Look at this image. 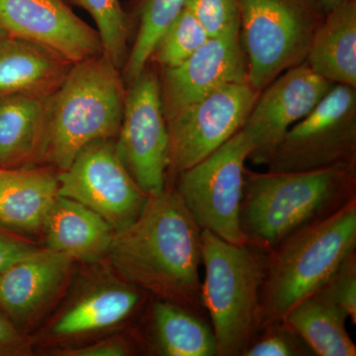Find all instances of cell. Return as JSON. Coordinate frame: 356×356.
I'll list each match as a JSON object with an SVG mask.
<instances>
[{"mask_svg": "<svg viewBox=\"0 0 356 356\" xmlns=\"http://www.w3.org/2000/svg\"><path fill=\"white\" fill-rule=\"evenodd\" d=\"M106 261L122 280L149 297L209 320L200 277L202 229L172 185L149 196L139 218L115 232Z\"/></svg>", "mask_w": 356, "mask_h": 356, "instance_id": "obj_1", "label": "cell"}, {"mask_svg": "<svg viewBox=\"0 0 356 356\" xmlns=\"http://www.w3.org/2000/svg\"><path fill=\"white\" fill-rule=\"evenodd\" d=\"M355 199V165L302 172L245 170L241 231L247 245L268 254L292 234Z\"/></svg>", "mask_w": 356, "mask_h": 356, "instance_id": "obj_2", "label": "cell"}, {"mask_svg": "<svg viewBox=\"0 0 356 356\" xmlns=\"http://www.w3.org/2000/svg\"><path fill=\"white\" fill-rule=\"evenodd\" d=\"M355 250L356 199L292 234L266 254L259 330L282 321L300 302L318 292Z\"/></svg>", "mask_w": 356, "mask_h": 356, "instance_id": "obj_3", "label": "cell"}, {"mask_svg": "<svg viewBox=\"0 0 356 356\" xmlns=\"http://www.w3.org/2000/svg\"><path fill=\"white\" fill-rule=\"evenodd\" d=\"M76 266L60 303L32 334L41 353L74 348L135 325L149 295L122 280L107 261Z\"/></svg>", "mask_w": 356, "mask_h": 356, "instance_id": "obj_4", "label": "cell"}, {"mask_svg": "<svg viewBox=\"0 0 356 356\" xmlns=\"http://www.w3.org/2000/svg\"><path fill=\"white\" fill-rule=\"evenodd\" d=\"M125 98L120 70L104 54L72 65L51 97L50 140L44 165L62 172L90 143L116 139Z\"/></svg>", "mask_w": 356, "mask_h": 356, "instance_id": "obj_5", "label": "cell"}, {"mask_svg": "<svg viewBox=\"0 0 356 356\" xmlns=\"http://www.w3.org/2000/svg\"><path fill=\"white\" fill-rule=\"evenodd\" d=\"M266 254L202 231V300L216 356H243L259 331Z\"/></svg>", "mask_w": 356, "mask_h": 356, "instance_id": "obj_6", "label": "cell"}, {"mask_svg": "<svg viewBox=\"0 0 356 356\" xmlns=\"http://www.w3.org/2000/svg\"><path fill=\"white\" fill-rule=\"evenodd\" d=\"M316 0H238L248 81L261 91L280 74L303 64L322 22ZM322 11V10H321Z\"/></svg>", "mask_w": 356, "mask_h": 356, "instance_id": "obj_7", "label": "cell"}, {"mask_svg": "<svg viewBox=\"0 0 356 356\" xmlns=\"http://www.w3.org/2000/svg\"><path fill=\"white\" fill-rule=\"evenodd\" d=\"M252 140L242 129L214 153L180 172L172 185L196 224L234 245H247L240 226L245 163Z\"/></svg>", "mask_w": 356, "mask_h": 356, "instance_id": "obj_8", "label": "cell"}, {"mask_svg": "<svg viewBox=\"0 0 356 356\" xmlns=\"http://www.w3.org/2000/svg\"><path fill=\"white\" fill-rule=\"evenodd\" d=\"M356 88L334 84L280 140L267 172H302L356 165Z\"/></svg>", "mask_w": 356, "mask_h": 356, "instance_id": "obj_9", "label": "cell"}, {"mask_svg": "<svg viewBox=\"0 0 356 356\" xmlns=\"http://www.w3.org/2000/svg\"><path fill=\"white\" fill-rule=\"evenodd\" d=\"M115 149L122 165L147 196L165 191L170 165L168 125L159 76L153 65L147 64L129 86Z\"/></svg>", "mask_w": 356, "mask_h": 356, "instance_id": "obj_10", "label": "cell"}, {"mask_svg": "<svg viewBox=\"0 0 356 356\" xmlns=\"http://www.w3.org/2000/svg\"><path fill=\"white\" fill-rule=\"evenodd\" d=\"M261 91L247 83H231L180 110L166 121L168 178L207 158L238 133Z\"/></svg>", "mask_w": 356, "mask_h": 356, "instance_id": "obj_11", "label": "cell"}, {"mask_svg": "<svg viewBox=\"0 0 356 356\" xmlns=\"http://www.w3.org/2000/svg\"><path fill=\"white\" fill-rule=\"evenodd\" d=\"M57 178L58 195L95 211L115 232L135 222L149 199L122 165L115 139L84 147Z\"/></svg>", "mask_w": 356, "mask_h": 356, "instance_id": "obj_12", "label": "cell"}, {"mask_svg": "<svg viewBox=\"0 0 356 356\" xmlns=\"http://www.w3.org/2000/svg\"><path fill=\"white\" fill-rule=\"evenodd\" d=\"M76 266L67 255L39 247L0 274V310L32 337L60 303Z\"/></svg>", "mask_w": 356, "mask_h": 356, "instance_id": "obj_13", "label": "cell"}, {"mask_svg": "<svg viewBox=\"0 0 356 356\" xmlns=\"http://www.w3.org/2000/svg\"><path fill=\"white\" fill-rule=\"evenodd\" d=\"M332 86L306 62L268 84L261 91L242 128L254 146L248 161L266 165L288 130L310 113Z\"/></svg>", "mask_w": 356, "mask_h": 356, "instance_id": "obj_14", "label": "cell"}, {"mask_svg": "<svg viewBox=\"0 0 356 356\" xmlns=\"http://www.w3.org/2000/svg\"><path fill=\"white\" fill-rule=\"evenodd\" d=\"M247 81V56L240 26H236L220 36L210 37L178 67L161 70L159 83L165 120L222 86Z\"/></svg>", "mask_w": 356, "mask_h": 356, "instance_id": "obj_15", "label": "cell"}, {"mask_svg": "<svg viewBox=\"0 0 356 356\" xmlns=\"http://www.w3.org/2000/svg\"><path fill=\"white\" fill-rule=\"evenodd\" d=\"M0 29L7 36L55 51L72 64L103 54L99 33L64 0H0Z\"/></svg>", "mask_w": 356, "mask_h": 356, "instance_id": "obj_16", "label": "cell"}, {"mask_svg": "<svg viewBox=\"0 0 356 356\" xmlns=\"http://www.w3.org/2000/svg\"><path fill=\"white\" fill-rule=\"evenodd\" d=\"M131 331L145 355H217L209 320L165 300L151 297Z\"/></svg>", "mask_w": 356, "mask_h": 356, "instance_id": "obj_17", "label": "cell"}, {"mask_svg": "<svg viewBox=\"0 0 356 356\" xmlns=\"http://www.w3.org/2000/svg\"><path fill=\"white\" fill-rule=\"evenodd\" d=\"M57 170L48 165L0 168V229L28 241L43 238L58 196Z\"/></svg>", "mask_w": 356, "mask_h": 356, "instance_id": "obj_18", "label": "cell"}, {"mask_svg": "<svg viewBox=\"0 0 356 356\" xmlns=\"http://www.w3.org/2000/svg\"><path fill=\"white\" fill-rule=\"evenodd\" d=\"M51 96L0 97V168L44 165L50 140Z\"/></svg>", "mask_w": 356, "mask_h": 356, "instance_id": "obj_19", "label": "cell"}, {"mask_svg": "<svg viewBox=\"0 0 356 356\" xmlns=\"http://www.w3.org/2000/svg\"><path fill=\"white\" fill-rule=\"evenodd\" d=\"M115 231L102 216L72 199L58 196L44 224L43 248L76 264L106 261Z\"/></svg>", "mask_w": 356, "mask_h": 356, "instance_id": "obj_20", "label": "cell"}, {"mask_svg": "<svg viewBox=\"0 0 356 356\" xmlns=\"http://www.w3.org/2000/svg\"><path fill=\"white\" fill-rule=\"evenodd\" d=\"M74 65L38 44L7 36L0 42V97L53 95Z\"/></svg>", "mask_w": 356, "mask_h": 356, "instance_id": "obj_21", "label": "cell"}, {"mask_svg": "<svg viewBox=\"0 0 356 356\" xmlns=\"http://www.w3.org/2000/svg\"><path fill=\"white\" fill-rule=\"evenodd\" d=\"M305 62L325 81L356 88L355 0L327 14L314 34Z\"/></svg>", "mask_w": 356, "mask_h": 356, "instance_id": "obj_22", "label": "cell"}, {"mask_svg": "<svg viewBox=\"0 0 356 356\" xmlns=\"http://www.w3.org/2000/svg\"><path fill=\"white\" fill-rule=\"evenodd\" d=\"M283 320L316 356L356 355V346L346 330L348 314L321 291L300 302Z\"/></svg>", "mask_w": 356, "mask_h": 356, "instance_id": "obj_23", "label": "cell"}, {"mask_svg": "<svg viewBox=\"0 0 356 356\" xmlns=\"http://www.w3.org/2000/svg\"><path fill=\"white\" fill-rule=\"evenodd\" d=\"M187 0H145L140 13V30L129 54L124 76L129 86L149 64L159 37L184 10Z\"/></svg>", "mask_w": 356, "mask_h": 356, "instance_id": "obj_24", "label": "cell"}, {"mask_svg": "<svg viewBox=\"0 0 356 356\" xmlns=\"http://www.w3.org/2000/svg\"><path fill=\"white\" fill-rule=\"evenodd\" d=\"M209 38L197 18L184 7L159 37L149 63H156L161 70L177 67Z\"/></svg>", "mask_w": 356, "mask_h": 356, "instance_id": "obj_25", "label": "cell"}, {"mask_svg": "<svg viewBox=\"0 0 356 356\" xmlns=\"http://www.w3.org/2000/svg\"><path fill=\"white\" fill-rule=\"evenodd\" d=\"M95 20L103 47V54L117 69L127 60L129 26L127 16L119 0H74Z\"/></svg>", "mask_w": 356, "mask_h": 356, "instance_id": "obj_26", "label": "cell"}, {"mask_svg": "<svg viewBox=\"0 0 356 356\" xmlns=\"http://www.w3.org/2000/svg\"><path fill=\"white\" fill-rule=\"evenodd\" d=\"M243 356H316L310 346L284 320L262 327Z\"/></svg>", "mask_w": 356, "mask_h": 356, "instance_id": "obj_27", "label": "cell"}, {"mask_svg": "<svg viewBox=\"0 0 356 356\" xmlns=\"http://www.w3.org/2000/svg\"><path fill=\"white\" fill-rule=\"evenodd\" d=\"M185 8L197 18L209 37L240 26L238 0H187Z\"/></svg>", "mask_w": 356, "mask_h": 356, "instance_id": "obj_28", "label": "cell"}, {"mask_svg": "<svg viewBox=\"0 0 356 356\" xmlns=\"http://www.w3.org/2000/svg\"><path fill=\"white\" fill-rule=\"evenodd\" d=\"M318 291L348 314L356 324V250L344 259L336 273Z\"/></svg>", "mask_w": 356, "mask_h": 356, "instance_id": "obj_29", "label": "cell"}, {"mask_svg": "<svg viewBox=\"0 0 356 356\" xmlns=\"http://www.w3.org/2000/svg\"><path fill=\"white\" fill-rule=\"evenodd\" d=\"M140 350L132 331H122L102 337L90 343L49 351L46 355L55 356H132Z\"/></svg>", "mask_w": 356, "mask_h": 356, "instance_id": "obj_30", "label": "cell"}, {"mask_svg": "<svg viewBox=\"0 0 356 356\" xmlns=\"http://www.w3.org/2000/svg\"><path fill=\"white\" fill-rule=\"evenodd\" d=\"M34 353L32 337L20 332L0 310V356H30Z\"/></svg>", "mask_w": 356, "mask_h": 356, "instance_id": "obj_31", "label": "cell"}, {"mask_svg": "<svg viewBox=\"0 0 356 356\" xmlns=\"http://www.w3.org/2000/svg\"><path fill=\"white\" fill-rule=\"evenodd\" d=\"M38 248L31 241L0 229V274Z\"/></svg>", "mask_w": 356, "mask_h": 356, "instance_id": "obj_32", "label": "cell"}, {"mask_svg": "<svg viewBox=\"0 0 356 356\" xmlns=\"http://www.w3.org/2000/svg\"><path fill=\"white\" fill-rule=\"evenodd\" d=\"M350 1H353V0H316L321 10L325 14L331 13L337 7L343 6V4L348 3Z\"/></svg>", "mask_w": 356, "mask_h": 356, "instance_id": "obj_33", "label": "cell"}, {"mask_svg": "<svg viewBox=\"0 0 356 356\" xmlns=\"http://www.w3.org/2000/svg\"><path fill=\"white\" fill-rule=\"evenodd\" d=\"M7 37V35L6 34V33H4L3 31H2L1 29H0V42L2 41V40H3L4 38H6Z\"/></svg>", "mask_w": 356, "mask_h": 356, "instance_id": "obj_34", "label": "cell"}]
</instances>
